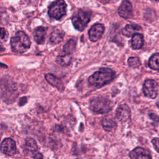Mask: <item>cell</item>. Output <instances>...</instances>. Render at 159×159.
Instances as JSON below:
<instances>
[{
	"instance_id": "obj_8",
	"label": "cell",
	"mask_w": 159,
	"mask_h": 159,
	"mask_svg": "<svg viewBox=\"0 0 159 159\" xmlns=\"http://www.w3.org/2000/svg\"><path fill=\"white\" fill-rule=\"evenodd\" d=\"M104 26L101 24H96L93 25L89 30V38L91 41L96 42L98 40L103 34Z\"/></svg>"
},
{
	"instance_id": "obj_26",
	"label": "cell",
	"mask_w": 159,
	"mask_h": 159,
	"mask_svg": "<svg viewBox=\"0 0 159 159\" xmlns=\"http://www.w3.org/2000/svg\"><path fill=\"white\" fill-rule=\"evenodd\" d=\"M4 50V48L3 45H2V43H0V53L2 52H3Z\"/></svg>"
},
{
	"instance_id": "obj_17",
	"label": "cell",
	"mask_w": 159,
	"mask_h": 159,
	"mask_svg": "<svg viewBox=\"0 0 159 159\" xmlns=\"http://www.w3.org/2000/svg\"><path fill=\"white\" fill-rule=\"evenodd\" d=\"M71 60V54H66V53H63L62 55H60L57 58V62L61 66H68Z\"/></svg>"
},
{
	"instance_id": "obj_12",
	"label": "cell",
	"mask_w": 159,
	"mask_h": 159,
	"mask_svg": "<svg viewBox=\"0 0 159 159\" xmlns=\"http://www.w3.org/2000/svg\"><path fill=\"white\" fill-rule=\"evenodd\" d=\"M45 79L48 82V83H50L53 86L58 88L60 91L63 90L64 87L62 84V82L61 81V80L60 79H58L55 76H54L52 74L48 73V74L45 75Z\"/></svg>"
},
{
	"instance_id": "obj_11",
	"label": "cell",
	"mask_w": 159,
	"mask_h": 159,
	"mask_svg": "<svg viewBox=\"0 0 159 159\" xmlns=\"http://www.w3.org/2000/svg\"><path fill=\"white\" fill-rule=\"evenodd\" d=\"M116 117L122 122L127 120L130 117V111L129 107L126 104L120 105L116 109Z\"/></svg>"
},
{
	"instance_id": "obj_18",
	"label": "cell",
	"mask_w": 159,
	"mask_h": 159,
	"mask_svg": "<svg viewBox=\"0 0 159 159\" xmlns=\"http://www.w3.org/2000/svg\"><path fill=\"white\" fill-rule=\"evenodd\" d=\"M101 124L104 129L106 131H111L116 126L114 120L109 117H105L101 121Z\"/></svg>"
},
{
	"instance_id": "obj_13",
	"label": "cell",
	"mask_w": 159,
	"mask_h": 159,
	"mask_svg": "<svg viewBox=\"0 0 159 159\" xmlns=\"http://www.w3.org/2000/svg\"><path fill=\"white\" fill-rule=\"evenodd\" d=\"M46 34L45 29L43 27H38L35 29L34 38L35 42L39 44H42L45 40Z\"/></svg>"
},
{
	"instance_id": "obj_15",
	"label": "cell",
	"mask_w": 159,
	"mask_h": 159,
	"mask_svg": "<svg viewBox=\"0 0 159 159\" xmlns=\"http://www.w3.org/2000/svg\"><path fill=\"white\" fill-rule=\"evenodd\" d=\"M143 43V37L140 34H134L132 35L131 44L134 49L140 48Z\"/></svg>"
},
{
	"instance_id": "obj_1",
	"label": "cell",
	"mask_w": 159,
	"mask_h": 159,
	"mask_svg": "<svg viewBox=\"0 0 159 159\" xmlns=\"http://www.w3.org/2000/svg\"><path fill=\"white\" fill-rule=\"evenodd\" d=\"M115 73L110 68H102L89 76L88 81L91 84L96 87L105 85L114 79Z\"/></svg>"
},
{
	"instance_id": "obj_16",
	"label": "cell",
	"mask_w": 159,
	"mask_h": 159,
	"mask_svg": "<svg viewBox=\"0 0 159 159\" xmlns=\"http://www.w3.org/2000/svg\"><path fill=\"white\" fill-rule=\"evenodd\" d=\"M140 27L138 25H127L123 29H122V34L125 36L130 37L133 35L135 32L140 30Z\"/></svg>"
},
{
	"instance_id": "obj_28",
	"label": "cell",
	"mask_w": 159,
	"mask_h": 159,
	"mask_svg": "<svg viewBox=\"0 0 159 159\" xmlns=\"http://www.w3.org/2000/svg\"><path fill=\"white\" fill-rule=\"evenodd\" d=\"M105 1H108V0H105Z\"/></svg>"
},
{
	"instance_id": "obj_2",
	"label": "cell",
	"mask_w": 159,
	"mask_h": 159,
	"mask_svg": "<svg viewBox=\"0 0 159 159\" xmlns=\"http://www.w3.org/2000/svg\"><path fill=\"white\" fill-rule=\"evenodd\" d=\"M12 50L15 53H24L30 47V41L29 37L22 31H18L11 39Z\"/></svg>"
},
{
	"instance_id": "obj_21",
	"label": "cell",
	"mask_w": 159,
	"mask_h": 159,
	"mask_svg": "<svg viewBox=\"0 0 159 159\" xmlns=\"http://www.w3.org/2000/svg\"><path fill=\"white\" fill-rule=\"evenodd\" d=\"M76 42L73 40H68L63 47V53L66 54H71L75 49Z\"/></svg>"
},
{
	"instance_id": "obj_20",
	"label": "cell",
	"mask_w": 159,
	"mask_h": 159,
	"mask_svg": "<svg viewBox=\"0 0 159 159\" xmlns=\"http://www.w3.org/2000/svg\"><path fill=\"white\" fill-rule=\"evenodd\" d=\"M25 149L29 152H35L37 149L36 142L32 138H27L25 140Z\"/></svg>"
},
{
	"instance_id": "obj_23",
	"label": "cell",
	"mask_w": 159,
	"mask_h": 159,
	"mask_svg": "<svg viewBox=\"0 0 159 159\" xmlns=\"http://www.w3.org/2000/svg\"><path fill=\"white\" fill-rule=\"evenodd\" d=\"M152 143L155 147V148L159 152V138H154L152 140Z\"/></svg>"
},
{
	"instance_id": "obj_10",
	"label": "cell",
	"mask_w": 159,
	"mask_h": 159,
	"mask_svg": "<svg viewBox=\"0 0 159 159\" xmlns=\"http://www.w3.org/2000/svg\"><path fill=\"white\" fill-rule=\"evenodd\" d=\"M131 159H152L150 152L142 147H137L129 153Z\"/></svg>"
},
{
	"instance_id": "obj_27",
	"label": "cell",
	"mask_w": 159,
	"mask_h": 159,
	"mask_svg": "<svg viewBox=\"0 0 159 159\" xmlns=\"http://www.w3.org/2000/svg\"><path fill=\"white\" fill-rule=\"evenodd\" d=\"M154 1H159V0H154Z\"/></svg>"
},
{
	"instance_id": "obj_14",
	"label": "cell",
	"mask_w": 159,
	"mask_h": 159,
	"mask_svg": "<svg viewBox=\"0 0 159 159\" xmlns=\"http://www.w3.org/2000/svg\"><path fill=\"white\" fill-rule=\"evenodd\" d=\"M65 33L63 30L56 29L53 30L50 37V40L53 44H57L61 42L63 39Z\"/></svg>"
},
{
	"instance_id": "obj_22",
	"label": "cell",
	"mask_w": 159,
	"mask_h": 159,
	"mask_svg": "<svg viewBox=\"0 0 159 159\" xmlns=\"http://www.w3.org/2000/svg\"><path fill=\"white\" fill-rule=\"evenodd\" d=\"M128 64L132 68H137L141 65V63H140V59L138 57H130L128 59Z\"/></svg>"
},
{
	"instance_id": "obj_25",
	"label": "cell",
	"mask_w": 159,
	"mask_h": 159,
	"mask_svg": "<svg viewBox=\"0 0 159 159\" xmlns=\"http://www.w3.org/2000/svg\"><path fill=\"white\" fill-rule=\"evenodd\" d=\"M34 159H43V156L41 153H37L34 156Z\"/></svg>"
},
{
	"instance_id": "obj_3",
	"label": "cell",
	"mask_w": 159,
	"mask_h": 159,
	"mask_svg": "<svg viewBox=\"0 0 159 159\" xmlns=\"http://www.w3.org/2000/svg\"><path fill=\"white\" fill-rule=\"evenodd\" d=\"M91 12L84 10H79L72 17V23L74 27L80 31L83 30L89 22Z\"/></svg>"
},
{
	"instance_id": "obj_7",
	"label": "cell",
	"mask_w": 159,
	"mask_h": 159,
	"mask_svg": "<svg viewBox=\"0 0 159 159\" xmlns=\"http://www.w3.org/2000/svg\"><path fill=\"white\" fill-rule=\"evenodd\" d=\"M1 152L7 155H13L16 152V142L11 138L4 139L1 145Z\"/></svg>"
},
{
	"instance_id": "obj_24",
	"label": "cell",
	"mask_w": 159,
	"mask_h": 159,
	"mask_svg": "<svg viewBox=\"0 0 159 159\" xmlns=\"http://www.w3.org/2000/svg\"><path fill=\"white\" fill-rule=\"evenodd\" d=\"M7 37V32L2 27H0V39H5Z\"/></svg>"
},
{
	"instance_id": "obj_5",
	"label": "cell",
	"mask_w": 159,
	"mask_h": 159,
	"mask_svg": "<svg viewBox=\"0 0 159 159\" xmlns=\"http://www.w3.org/2000/svg\"><path fill=\"white\" fill-rule=\"evenodd\" d=\"M66 4L63 0H57L49 7L48 14L49 16L56 20H60L66 14Z\"/></svg>"
},
{
	"instance_id": "obj_9",
	"label": "cell",
	"mask_w": 159,
	"mask_h": 159,
	"mask_svg": "<svg viewBox=\"0 0 159 159\" xmlns=\"http://www.w3.org/2000/svg\"><path fill=\"white\" fill-rule=\"evenodd\" d=\"M118 13L120 17L124 19H129L132 14V6L131 3L127 1L124 0L118 8Z\"/></svg>"
},
{
	"instance_id": "obj_19",
	"label": "cell",
	"mask_w": 159,
	"mask_h": 159,
	"mask_svg": "<svg viewBox=\"0 0 159 159\" xmlns=\"http://www.w3.org/2000/svg\"><path fill=\"white\" fill-rule=\"evenodd\" d=\"M148 66L153 70H159V53H155L150 58Z\"/></svg>"
},
{
	"instance_id": "obj_4",
	"label": "cell",
	"mask_w": 159,
	"mask_h": 159,
	"mask_svg": "<svg viewBox=\"0 0 159 159\" xmlns=\"http://www.w3.org/2000/svg\"><path fill=\"white\" fill-rule=\"evenodd\" d=\"M89 106L93 111L97 113H106L112 108L110 101L102 97H96L91 99Z\"/></svg>"
},
{
	"instance_id": "obj_6",
	"label": "cell",
	"mask_w": 159,
	"mask_h": 159,
	"mask_svg": "<svg viewBox=\"0 0 159 159\" xmlns=\"http://www.w3.org/2000/svg\"><path fill=\"white\" fill-rule=\"evenodd\" d=\"M143 92L145 96L154 99L157 95V85L153 80H147L143 84Z\"/></svg>"
}]
</instances>
